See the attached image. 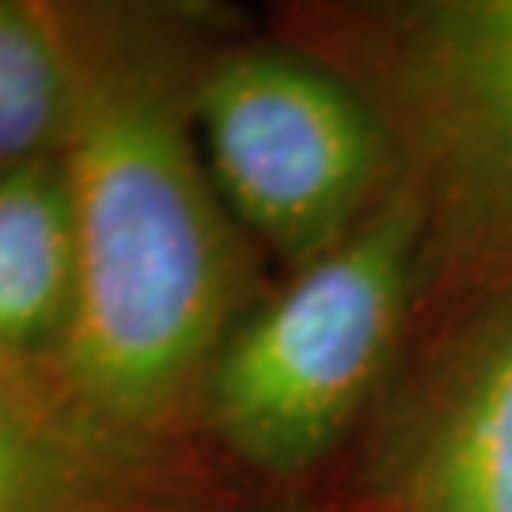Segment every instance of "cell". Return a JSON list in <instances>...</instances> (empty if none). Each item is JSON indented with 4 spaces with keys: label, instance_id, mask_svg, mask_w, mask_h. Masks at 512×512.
Returning <instances> with one entry per match:
<instances>
[{
    "label": "cell",
    "instance_id": "6da1fadb",
    "mask_svg": "<svg viewBox=\"0 0 512 512\" xmlns=\"http://www.w3.org/2000/svg\"><path fill=\"white\" fill-rule=\"evenodd\" d=\"M80 107L65 141L80 319L57 384L110 433L202 452L205 376L277 274L205 167L194 92L247 16L213 0H69Z\"/></svg>",
    "mask_w": 512,
    "mask_h": 512
},
{
    "label": "cell",
    "instance_id": "7a4b0ae2",
    "mask_svg": "<svg viewBox=\"0 0 512 512\" xmlns=\"http://www.w3.org/2000/svg\"><path fill=\"white\" fill-rule=\"evenodd\" d=\"M262 23L391 133L425 224L421 308L512 289V0H281Z\"/></svg>",
    "mask_w": 512,
    "mask_h": 512
},
{
    "label": "cell",
    "instance_id": "3957f363",
    "mask_svg": "<svg viewBox=\"0 0 512 512\" xmlns=\"http://www.w3.org/2000/svg\"><path fill=\"white\" fill-rule=\"evenodd\" d=\"M425 300L410 190L277 277L205 376L198 444L247 494L323 486L384 399Z\"/></svg>",
    "mask_w": 512,
    "mask_h": 512
},
{
    "label": "cell",
    "instance_id": "277c9868",
    "mask_svg": "<svg viewBox=\"0 0 512 512\" xmlns=\"http://www.w3.org/2000/svg\"><path fill=\"white\" fill-rule=\"evenodd\" d=\"M205 167L277 277L327 255L406 186L380 114L327 61L251 19L194 92Z\"/></svg>",
    "mask_w": 512,
    "mask_h": 512
},
{
    "label": "cell",
    "instance_id": "5b68a950",
    "mask_svg": "<svg viewBox=\"0 0 512 512\" xmlns=\"http://www.w3.org/2000/svg\"><path fill=\"white\" fill-rule=\"evenodd\" d=\"M323 490L346 512H512V289L421 308Z\"/></svg>",
    "mask_w": 512,
    "mask_h": 512
},
{
    "label": "cell",
    "instance_id": "8992f818",
    "mask_svg": "<svg viewBox=\"0 0 512 512\" xmlns=\"http://www.w3.org/2000/svg\"><path fill=\"white\" fill-rule=\"evenodd\" d=\"M247 497L209 456L118 437L0 353V512H239Z\"/></svg>",
    "mask_w": 512,
    "mask_h": 512
},
{
    "label": "cell",
    "instance_id": "52a82bcc",
    "mask_svg": "<svg viewBox=\"0 0 512 512\" xmlns=\"http://www.w3.org/2000/svg\"><path fill=\"white\" fill-rule=\"evenodd\" d=\"M80 217L65 152L0 171V353L57 380L80 319Z\"/></svg>",
    "mask_w": 512,
    "mask_h": 512
},
{
    "label": "cell",
    "instance_id": "ba28073f",
    "mask_svg": "<svg viewBox=\"0 0 512 512\" xmlns=\"http://www.w3.org/2000/svg\"><path fill=\"white\" fill-rule=\"evenodd\" d=\"M80 80L69 0H0V171L65 152Z\"/></svg>",
    "mask_w": 512,
    "mask_h": 512
},
{
    "label": "cell",
    "instance_id": "9c48e42d",
    "mask_svg": "<svg viewBox=\"0 0 512 512\" xmlns=\"http://www.w3.org/2000/svg\"><path fill=\"white\" fill-rule=\"evenodd\" d=\"M239 512H346V509L323 486H308V490H266V494H251Z\"/></svg>",
    "mask_w": 512,
    "mask_h": 512
}]
</instances>
